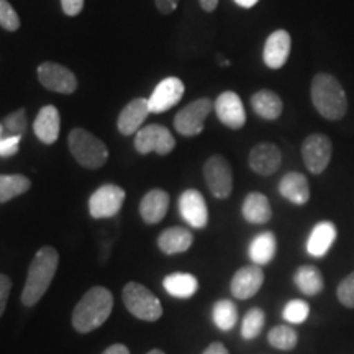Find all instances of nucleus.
<instances>
[{
  "instance_id": "30",
  "label": "nucleus",
  "mask_w": 354,
  "mask_h": 354,
  "mask_svg": "<svg viewBox=\"0 0 354 354\" xmlns=\"http://www.w3.org/2000/svg\"><path fill=\"white\" fill-rule=\"evenodd\" d=\"M212 320H214L216 328L221 331L233 330L238 322L236 305L228 299L216 300L214 304V308H212Z\"/></svg>"
},
{
  "instance_id": "42",
  "label": "nucleus",
  "mask_w": 354,
  "mask_h": 354,
  "mask_svg": "<svg viewBox=\"0 0 354 354\" xmlns=\"http://www.w3.org/2000/svg\"><path fill=\"white\" fill-rule=\"evenodd\" d=\"M102 354H130V349H128L125 344L115 343L112 346H109Z\"/></svg>"
},
{
  "instance_id": "33",
  "label": "nucleus",
  "mask_w": 354,
  "mask_h": 354,
  "mask_svg": "<svg viewBox=\"0 0 354 354\" xmlns=\"http://www.w3.org/2000/svg\"><path fill=\"white\" fill-rule=\"evenodd\" d=\"M310 315V305L305 302V300L300 299H294L290 302H287V305L282 310V318L290 325H300L307 320Z\"/></svg>"
},
{
  "instance_id": "10",
  "label": "nucleus",
  "mask_w": 354,
  "mask_h": 354,
  "mask_svg": "<svg viewBox=\"0 0 354 354\" xmlns=\"http://www.w3.org/2000/svg\"><path fill=\"white\" fill-rule=\"evenodd\" d=\"M333 154V145L326 135L313 133L308 135L302 143L304 165L312 174H322L326 169Z\"/></svg>"
},
{
  "instance_id": "38",
  "label": "nucleus",
  "mask_w": 354,
  "mask_h": 354,
  "mask_svg": "<svg viewBox=\"0 0 354 354\" xmlns=\"http://www.w3.org/2000/svg\"><path fill=\"white\" fill-rule=\"evenodd\" d=\"M12 290V279L6 276V274H0V318H2L3 312H6L8 297H10Z\"/></svg>"
},
{
  "instance_id": "45",
  "label": "nucleus",
  "mask_w": 354,
  "mask_h": 354,
  "mask_svg": "<svg viewBox=\"0 0 354 354\" xmlns=\"http://www.w3.org/2000/svg\"><path fill=\"white\" fill-rule=\"evenodd\" d=\"M146 354H166L162 349H151V351H148Z\"/></svg>"
},
{
  "instance_id": "32",
  "label": "nucleus",
  "mask_w": 354,
  "mask_h": 354,
  "mask_svg": "<svg viewBox=\"0 0 354 354\" xmlns=\"http://www.w3.org/2000/svg\"><path fill=\"white\" fill-rule=\"evenodd\" d=\"M266 323V313L263 308L253 307L250 308L245 313L241 322V336L246 342H251V339H256L258 336L263 333Z\"/></svg>"
},
{
  "instance_id": "9",
  "label": "nucleus",
  "mask_w": 354,
  "mask_h": 354,
  "mask_svg": "<svg viewBox=\"0 0 354 354\" xmlns=\"http://www.w3.org/2000/svg\"><path fill=\"white\" fill-rule=\"evenodd\" d=\"M133 145L140 154L156 153L159 156H166L176 148V140L166 127L153 123V125L143 127L136 133Z\"/></svg>"
},
{
  "instance_id": "1",
  "label": "nucleus",
  "mask_w": 354,
  "mask_h": 354,
  "mask_svg": "<svg viewBox=\"0 0 354 354\" xmlns=\"http://www.w3.org/2000/svg\"><path fill=\"white\" fill-rule=\"evenodd\" d=\"M113 310V295L107 287L95 286L88 289L82 299L79 300L76 307L73 310V322L74 330L77 333H91L97 328H100L109 317L112 315Z\"/></svg>"
},
{
  "instance_id": "17",
  "label": "nucleus",
  "mask_w": 354,
  "mask_h": 354,
  "mask_svg": "<svg viewBox=\"0 0 354 354\" xmlns=\"http://www.w3.org/2000/svg\"><path fill=\"white\" fill-rule=\"evenodd\" d=\"M149 112V105H148V99H143V97H138V99H133L131 102L123 107V110L118 115L117 120V127L118 131L122 133L123 136H131L136 135L143 127V123Z\"/></svg>"
},
{
  "instance_id": "7",
  "label": "nucleus",
  "mask_w": 354,
  "mask_h": 354,
  "mask_svg": "<svg viewBox=\"0 0 354 354\" xmlns=\"http://www.w3.org/2000/svg\"><path fill=\"white\" fill-rule=\"evenodd\" d=\"M212 109H214V102L207 97L190 102L176 115L174 128L179 131V135L187 136V138L201 135Z\"/></svg>"
},
{
  "instance_id": "22",
  "label": "nucleus",
  "mask_w": 354,
  "mask_h": 354,
  "mask_svg": "<svg viewBox=\"0 0 354 354\" xmlns=\"http://www.w3.org/2000/svg\"><path fill=\"white\" fill-rule=\"evenodd\" d=\"M279 194L295 205H305L310 201L308 179L300 172H287L279 183Z\"/></svg>"
},
{
  "instance_id": "18",
  "label": "nucleus",
  "mask_w": 354,
  "mask_h": 354,
  "mask_svg": "<svg viewBox=\"0 0 354 354\" xmlns=\"http://www.w3.org/2000/svg\"><path fill=\"white\" fill-rule=\"evenodd\" d=\"M290 35L286 30H276L266 39L263 59L269 69H281L290 55Z\"/></svg>"
},
{
  "instance_id": "28",
  "label": "nucleus",
  "mask_w": 354,
  "mask_h": 354,
  "mask_svg": "<svg viewBox=\"0 0 354 354\" xmlns=\"http://www.w3.org/2000/svg\"><path fill=\"white\" fill-rule=\"evenodd\" d=\"M294 282L297 289L307 297H315L325 289V279H323L322 271L312 264L300 266L294 274Z\"/></svg>"
},
{
  "instance_id": "16",
  "label": "nucleus",
  "mask_w": 354,
  "mask_h": 354,
  "mask_svg": "<svg viewBox=\"0 0 354 354\" xmlns=\"http://www.w3.org/2000/svg\"><path fill=\"white\" fill-rule=\"evenodd\" d=\"M282 162V153L274 143L264 141V143H258L250 151L248 156V165L253 169L256 174L259 176H272Z\"/></svg>"
},
{
  "instance_id": "3",
  "label": "nucleus",
  "mask_w": 354,
  "mask_h": 354,
  "mask_svg": "<svg viewBox=\"0 0 354 354\" xmlns=\"http://www.w3.org/2000/svg\"><path fill=\"white\" fill-rule=\"evenodd\" d=\"M313 107L323 118L330 122L342 120L348 112V97L346 92L338 79L331 74L318 73L312 81L310 87Z\"/></svg>"
},
{
  "instance_id": "11",
  "label": "nucleus",
  "mask_w": 354,
  "mask_h": 354,
  "mask_svg": "<svg viewBox=\"0 0 354 354\" xmlns=\"http://www.w3.org/2000/svg\"><path fill=\"white\" fill-rule=\"evenodd\" d=\"M38 81L43 87H46L48 91L59 92V94L71 95L76 92L77 88V79L74 76L73 71H69L66 66L51 63H41L38 66Z\"/></svg>"
},
{
  "instance_id": "35",
  "label": "nucleus",
  "mask_w": 354,
  "mask_h": 354,
  "mask_svg": "<svg viewBox=\"0 0 354 354\" xmlns=\"http://www.w3.org/2000/svg\"><path fill=\"white\" fill-rule=\"evenodd\" d=\"M0 26L7 32H17L20 28V17L7 0H0Z\"/></svg>"
},
{
  "instance_id": "6",
  "label": "nucleus",
  "mask_w": 354,
  "mask_h": 354,
  "mask_svg": "<svg viewBox=\"0 0 354 354\" xmlns=\"http://www.w3.org/2000/svg\"><path fill=\"white\" fill-rule=\"evenodd\" d=\"M207 187L215 198H228L233 192V171L227 158L214 154L203 165Z\"/></svg>"
},
{
  "instance_id": "37",
  "label": "nucleus",
  "mask_w": 354,
  "mask_h": 354,
  "mask_svg": "<svg viewBox=\"0 0 354 354\" xmlns=\"http://www.w3.org/2000/svg\"><path fill=\"white\" fill-rule=\"evenodd\" d=\"M3 128L0 123V158H10L19 153L21 136H2Z\"/></svg>"
},
{
  "instance_id": "20",
  "label": "nucleus",
  "mask_w": 354,
  "mask_h": 354,
  "mask_svg": "<svg viewBox=\"0 0 354 354\" xmlns=\"http://www.w3.org/2000/svg\"><path fill=\"white\" fill-rule=\"evenodd\" d=\"M33 131L43 145H55L59 138L61 115L55 105H44L33 123Z\"/></svg>"
},
{
  "instance_id": "34",
  "label": "nucleus",
  "mask_w": 354,
  "mask_h": 354,
  "mask_svg": "<svg viewBox=\"0 0 354 354\" xmlns=\"http://www.w3.org/2000/svg\"><path fill=\"white\" fill-rule=\"evenodd\" d=\"M26 125H28V122H26L25 109H19L8 113L2 122V128L3 131H7V136H24Z\"/></svg>"
},
{
  "instance_id": "2",
  "label": "nucleus",
  "mask_w": 354,
  "mask_h": 354,
  "mask_svg": "<svg viewBox=\"0 0 354 354\" xmlns=\"http://www.w3.org/2000/svg\"><path fill=\"white\" fill-rule=\"evenodd\" d=\"M57 266H59V254L55 248H39L38 253L33 256L32 263H30L24 292H21L20 297L25 307H35L41 300L56 276Z\"/></svg>"
},
{
  "instance_id": "29",
  "label": "nucleus",
  "mask_w": 354,
  "mask_h": 354,
  "mask_svg": "<svg viewBox=\"0 0 354 354\" xmlns=\"http://www.w3.org/2000/svg\"><path fill=\"white\" fill-rule=\"evenodd\" d=\"M32 180L21 174H0V203H6L12 198L28 192Z\"/></svg>"
},
{
  "instance_id": "14",
  "label": "nucleus",
  "mask_w": 354,
  "mask_h": 354,
  "mask_svg": "<svg viewBox=\"0 0 354 354\" xmlns=\"http://www.w3.org/2000/svg\"><path fill=\"white\" fill-rule=\"evenodd\" d=\"M264 284V271L261 266L250 264L243 266L233 274L232 282H230V290L232 295L238 300H248L258 294Z\"/></svg>"
},
{
  "instance_id": "41",
  "label": "nucleus",
  "mask_w": 354,
  "mask_h": 354,
  "mask_svg": "<svg viewBox=\"0 0 354 354\" xmlns=\"http://www.w3.org/2000/svg\"><path fill=\"white\" fill-rule=\"evenodd\" d=\"M202 354H230V353L223 343L214 342V343H210L205 349H203Z\"/></svg>"
},
{
  "instance_id": "36",
  "label": "nucleus",
  "mask_w": 354,
  "mask_h": 354,
  "mask_svg": "<svg viewBox=\"0 0 354 354\" xmlns=\"http://www.w3.org/2000/svg\"><path fill=\"white\" fill-rule=\"evenodd\" d=\"M336 297L346 308H354V271L339 282L338 289H336Z\"/></svg>"
},
{
  "instance_id": "8",
  "label": "nucleus",
  "mask_w": 354,
  "mask_h": 354,
  "mask_svg": "<svg viewBox=\"0 0 354 354\" xmlns=\"http://www.w3.org/2000/svg\"><path fill=\"white\" fill-rule=\"evenodd\" d=\"M125 197V190L120 185H100L88 198V214H91L92 218L97 220L112 218V216L118 215V212L122 210Z\"/></svg>"
},
{
  "instance_id": "27",
  "label": "nucleus",
  "mask_w": 354,
  "mask_h": 354,
  "mask_svg": "<svg viewBox=\"0 0 354 354\" xmlns=\"http://www.w3.org/2000/svg\"><path fill=\"white\" fill-rule=\"evenodd\" d=\"M251 107H253L258 117L272 122L281 117L282 110H284V104H282V99L276 92L263 88V91H258L251 97Z\"/></svg>"
},
{
  "instance_id": "25",
  "label": "nucleus",
  "mask_w": 354,
  "mask_h": 354,
  "mask_svg": "<svg viewBox=\"0 0 354 354\" xmlns=\"http://www.w3.org/2000/svg\"><path fill=\"white\" fill-rule=\"evenodd\" d=\"M277 253V240L276 234L272 232L258 233L251 240L250 248H248V256H250L251 263L256 266H266L276 258Z\"/></svg>"
},
{
  "instance_id": "5",
  "label": "nucleus",
  "mask_w": 354,
  "mask_h": 354,
  "mask_svg": "<svg viewBox=\"0 0 354 354\" xmlns=\"http://www.w3.org/2000/svg\"><path fill=\"white\" fill-rule=\"evenodd\" d=\"M122 300L133 317L143 322H158L162 317V305L148 287L128 282L122 290Z\"/></svg>"
},
{
  "instance_id": "13",
  "label": "nucleus",
  "mask_w": 354,
  "mask_h": 354,
  "mask_svg": "<svg viewBox=\"0 0 354 354\" xmlns=\"http://www.w3.org/2000/svg\"><path fill=\"white\" fill-rule=\"evenodd\" d=\"M214 109L218 120L232 130H240L246 123V110L240 95L233 91L221 92L214 102Z\"/></svg>"
},
{
  "instance_id": "40",
  "label": "nucleus",
  "mask_w": 354,
  "mask_h": 354,
  "mask_svg": "<svg viewBox=\"0 0 354 354\" xmlns=\"http://www.w3.org/2000/svg\"><path fill=\"white\" fill-rule=\"evenodd\" d=\"M154 2H156L158 10L162 15H171L177 8V6H179V0H154Z\"/></svg>"
},
{
  "instance_id": "43",
  "label": "nucleus",
  "mask_w": 354,
  "mask_h": 354,
  "mask_svg": "<svg viewBox=\"0 0 354 354\" xmlns=\"http://www.w3.org/2000/svg\"><path fill=\"white\" fill-rule=\"evenodd\" d=\"M198 3H201L202 10L205 12H214L216 7H218V0H198Z\"/></svg>"
},
{
  "instance_id": "31",
  "label": "nucleus",
  "mask_w": 354,
  "mask_h": 354,
  "mask_svg": "<svg viewBox=\"0 0 354 354\" xmlns=\"http://www.w3.org/2000/svg\"><path fill=\"white\" fill-rule=\"evenodd\" d=\"M268 343L279 351H292L299 343L297 331L287 325H277L269 330Z\"/></svg>"
},
{
  "instance_id": "12",
  "label": "nucleus",
  "mask_w": 354,
  "mask_h": 354,
  "mask_svg": "<svg viewBox=\"0 0 354 354\" xmlns=\"http://www.w3.org/2000/svg\"><path fill=\"white\" fill-rule=\"evenodd\" d=\"M179 214L189 227L202 230L209 225V207H207L205 197L197 189H187L180 194Z\"/></svg>"
},
{
  "instance_id": "15",
  "label": "nucleus",
  "mask_w": 354,
  "mask_h": 354,
  "mask_svg": "<svg viewBox=\"0 0 354 354\" xmlns=\"http://www.w3.org/2000/svg\"><path fill=\"white\" fill-rule=\"evenodd\" d=\"M184 82L179 77H166L161 81L153 91L151 97L148 99L149 112L151 113H162L179 104L184 97Z\"/></svg>"
},
{
  "instance_id": "39",
  "label": "nucleus",
  "mask_w": 354,
  "mask_h": 354,
  "mask_svg": "<svg viewBox=\"0 0 354 354\" xmlns=\"http://www.w3.org/2000/svg\"><path fill=\"white\" fill-rule=\"evenodd\" d=\"M61 7L68 17H77L84 8V0H61Z\"/></svg>"
},
{
  "instance_id": "23",
  "label": "nucleus",
  "mask_w": 354,
  "mask_h": 354,
  "mask_svg": "<svg viewBox=\"0 0 354 354\" xmlns=\"http://www.w3.org/2000/svg\"><path fill=\"white\" fill-rule=\"evenodd\" d=\"M194 245V234L184 227H171L159 234L158 248L167 256L185 253Z\"/></svg>"
},
{
  "instance_id": "21",
  "label": "nucleus",
  "mask_w": 354,
  "mask_h": 354,
  "mask_svg": "<svg viewBox=\"0 0 354 354\" xmlns=\"http://www.w3.org/2000/svg\"><path fill=\"white\" fill-rule=\"evenodd\" d=\"M169 194L166 190H149L140 202V215L145 223L156 225L165 218L167 210H169Z\"/></svg>"
},
{
  "instance_id": "26",
  "label": "nucleus",
  "mask_w": 354,
  "mask_h": 354,
  "mask_svg": "<svg viewBox=\"0 0 354 354\" xmlns=\"http://www.w3.org/2000/svg\"><path fill=\"white\" fill-rule=\"evenodd\" d=\"M162 287L171 297L187 300L192 299L198 290V281L194 274L189 272H172L165 277Z\"/></svg>"
},
{
  "instance_id": "24",
  "label": "nucleus",
  "mask_w": 354,
  "mask_h": 354,
  "mask_svg": "<svg viewBox=\"0 0 354 354\" xmlns=\"http://www.w3.org/2000/svg\"><path fill=\"white\" fill-rule=\"evenodd\" d=\"M243 218L251 225H264L272 218V209L268 197L261 192H250L241 207Z\"/></svg>"
},
{
  "instance_id": "44",
  "label": "nucleus",
  "mask_w": 354,
  "mask_h": 354,
  "mask_svg": "<svg viewBox=\"0 0 354 354\" xmlns=\"http://www.w3.org/2000/svg\"><path fill=\"white\" fill-rule=\"evenodd\" d=\"M234 2H236L238 6L243 8H251V7H254L259 0H234Z\"/></svg>"
},
{
  "instance_id": "19",
  "label": "nucleus",
  "mask_w": 354,
  "mask_h": 354,
  "mask_svg": "<svg viewBox=\"0 0 354 354\" xmlns=\"http://www.w3.org/2000/svg\"><path fill=\"white\" fill-rule=\"evenodd\" d=\"M336 236H338V228L333 221H318L307 238V253L312 258H323L328 254Z\"/></svg>"
},
{
  "instance_id": "4",
  "label": "nucleus",
  "mask_w": 354,
  "mask_h": 354,
  "mask_svg": "<svg viewBox=\"0 0 354 354\" xmlns=\"http://www.w3.org/2000/svg\"><path fill=\"white\" fill-rule=\"evenodd\" d=\"M69 151L86 169H100L109 161V148L100 138L84 128H74L68 136Z\"/></svg>"
}]
</instances>
